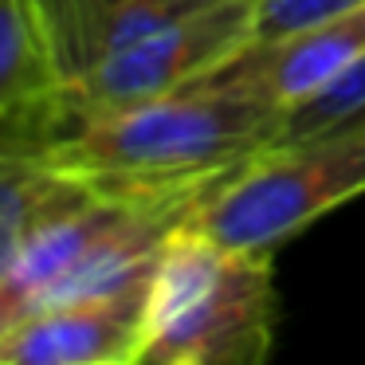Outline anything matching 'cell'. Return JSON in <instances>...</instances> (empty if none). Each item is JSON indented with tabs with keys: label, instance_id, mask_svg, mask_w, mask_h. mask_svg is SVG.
Listing matches in <instances>:
<instances>
[{
	"label": "cell",
	"instance_id": "cell-1",
	"mask_svg": "<svg viewBox=\"0 0 365 365\" xmlns=\"http://www.w3.org/2000/svg\"><path fill=\"white\" fill-rule=\"evenodd\" d=\"M283 110L216 67L158 98L79 122L40 158L95 189L224 185L279 134Z\"/></svg>",
	"mask_w": 365,
	"mask_h": 365
},
{
	"label": "cell",
	"instance_id": "cell-2",
	"mask_svg": "<svg viewBox=\"0 0 365 365\" xmlns=\"http://www.w3.org/2000/svg\"><path fill=\"white\" fill-rule=\"evenodd\" d=\"M220 185L95 189L28 236L0 275V334L48 307L95 299L153 275L161 247Z\"/></svg>",
	"mask_w": 365,
	"mask_h": 365
},
{
	"label": "cell",
	"instance_id": "cell-3",
	"mask_svg": "<svg viewBox=\"0 0 365 365\" xmlns=\"http://www.w3.org/2000/svg\"><path fill=\"white\" fill-rule=\"evenodd\" d=\"M275 322V252L181 224L150 279L138 365H255L271 354Z\"/></svg>",
	"mask_w": 365,
	"mask_h": 365
},
{
	"label": "cell",
	"instance_id": "cell-4",
	"mask_svg": "<svg viewBox=\"0 0 365 365\" xmlns=\"http://www.w3.org/2000/svg\"><path fill=\"white\" fill-rule=\"evenodd\" d=\"M354 197H365V114L267 145L208 192L189 224L220 244L275 252Z\"/></svg>",
	"mask_w": 365,
	"mask_h": 365
},
{
	"label": "cell",
	"instance_id": "cell-5",
	"mask_svg": "<svg viewBox=\"0 0 365 365\" xmlns=\"http://www.w3.org/2000/svg\"><path fill=\"white\" fill-rule=\"evenodd\" d=\"M252 40H255L252 0H224V4L181 12L169 24L153 28L142 40L106 56L91 71L59 83V91L48 103V114H43L36 153L43 145H51L56 138H63L67 130H75L79 122L95 118V114L122 110V106L145 103V98L185 87V83L205 79L220 63H228L236 51H244Z\"/></svg>",
	"mask_w": 365,
	"mask_h": 365
},
{
	"label": "cell",
	"instance_id": "cell-6",
	"mask_svg": "<svg viewBox=\"0 0 365 365\" xmlns=\"http://www.w3.org/2000/svg\"><path fill=\"white\" fill-rule=\"evenodd\" d=\"M150 279L110 294L48 307L9 326L0 334V365H138Z\"/></svg>",
	"mask_w": 365,
	"mask_h": 365
},
{
	"label": "cell",
	"instance_id": "cell-7",
	"mask_svg": "<svg viewBox=\"0 0 365 365\" xmlns=\"http://www.w3.org/2000/svg\"><path fill=\"white\" fill-rule=\"evenodd\" d=\"M63 75L36 0H0V142L36 153L40 122Z\"/></svg>",
	"mask_w": 365,
	"mask_h": 365
},
{
	"label": "cell",
	"instance_id": "cell-8",
	"mask_svg": "<svg viewBox=\"0 0 365 365\" xmlns=\"http://www.w3.org/2000/svg\"><path fill=\"white\" fill-rule=\"evenodd\" d=\"M95 185L56 169L40 153L0 142V275L20 255L36 228L83 205Z\"/></svg>",
	"mask_w": 365,
	"mask_h": 365
},
{
	"label": "cell",
	"instance_id": "cell-9",
	"mask_svg": "<svg viewBox=\"0 0 365 365\" xmlns=\"http://www.w3.org/2000/svg\"><path fill=\"white\" fill-rule=\"evenodd\" d=\"M365 114V56L349 67L346 75L322 87L314 98H307L302 106L283 114L279 122V134L271 145H283V142H299V138H310V134H322V130L338 126V122H349Z\"/></svg>",
	"mask_w": 365,
	"mask_h": 365
},
{
	"label": "cell",
	"instance_id": "cell-10",
	"mask_svg": "<svg viewBox=\"0 0 365 365\" xmlns=\"http://www.w3.org/2000/svg\"><path fill=\"white\" fill-rule=\"evenodd\" d=\"M255 4V40H283L291 32L349 12L365 0H252Z\"/></svg>",
	"mask_w": 365,
	"mask_h": 365
},
{
	"label": "cell",
	"instance_id": "cell-11",
	"mask_svg": "<svg viewBox=\"0 0 365 365\" xmlns=\"http://www.w3.org/2000/svg\"><path fill=\"white\" fill-rule=\"evenodd\" d=\"M158 4H169L177 12H192V9H208V4H224V0H158Z\"/></svg>",
	"mask_w": 365,
	"mask_h": 365
}]
</instances>
